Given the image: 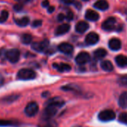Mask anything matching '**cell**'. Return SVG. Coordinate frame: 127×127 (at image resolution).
<instances>
[{
    "mask_svg": "<svg viewBox=\"0 0 127 127\" xmlns=\"http://www.w3.org/2000/svg\"><path fill=\"white\" fill-rule=\"evenodd\" d=\"M64 104V101L61 98L56 97L50 99L46 104V108L44 109L42 113V118L43 120H49L53 116L56 115L58 111V109L62 107Z\"/></svg>",
    "mask_w": 127,
    "mask_h": 127,
    "instance_id": "cell-1",
    "label": "cell"
},
{
    "mask_svg": "<svg viewBox=\"0 0 127 127\" xmlns=\"http://www.w3.org/2000/svg\"><path fill=\"white\" fill-rule=\"evenodd\" d=\"M36 77V73L28 68H23L19 71L17 73V78L19 80H33Z\"/></svg>",
    "mask_w": 127,
    "mask_h": 127,
    "instance_id": "cell-2",
    "label": "cell"
},
{
    "mask_svg": "<svg viewBox=\"0 0 127 127\" xmlns=\"http://www.w3.org/2000/svg\"><path fill=\"white\" fill-rule=\"evenodd\" d=\"M115 117H116L115 113L112 110H109V109L102 111L98 115L99 120L103 122L112 121L115 118Z\"/></svg>",
    "mask_w": 127,
    "mask_h": 127,
    "instance_id": "cell-3",
    "label": "cell"
},
{
    "mask_svg": "<svg viewBox=\"0 0 127 127\" xmlns=\"http://www.w3.org/2000/svg\"><path fill=\"white\" fill-rule=\"evenodd\" d=\"M38 110H39L38 104L35 102H31L26 106L25 109V113L28 117H33L37 113Z\"/></svg>",
    "mask_w": 127,
    "mask_h": 127,
    "instance_id": "cell-4",
    "label": "cell"
},
{
    "mask_svg": "<svg viewBox=\"0 0 127 127\" xmlns=\"http://www.w3.org/2000/svg\"><path fill=\"white\" fill-rule=\"evenodd\" d=\"M19 55H20V53H19V50H17V49H10L5 53L6 58L10 63H15L19 60Z\"/></svg>",
    "mask_w": 127,
    "mask_h": 127,
    "instance_id": "cell-5",
    "label": "cell"
},
{
    "mask_svg": "<svg viewBox=\"0 0 127 127\" xmlns=\"http://www.w3.org/2000/svg\"><path fill=\"white\" fill-rule=\"evenodd\" d=\"M49 41L47 39H45V40L41 41V42H33L32 45H31V47L36 51L43 52L49 47Z\"/></svg>",
    "mask_w": 127,
    "mask_h": 127,
    "instance_id": "cell-6",
    "label": "cell"
},
{
    "mask_svg": "<svg viewBox=\"0 0 127 127\" xmlns=\"http://www.w3.org/2000/svg\"><path fill=\"white\" fill-rule=\"evenodd\" d=\"M116 19L114 17H109L106 21L103 22L102 25V28L105 31H112L115 28Z\"/></svg>",
    "mask_w": 127,
    "mask_h": 127,
    "instance_id": "cell-7",
    "label": "cell"
},
{
    "mask_svg": "<svg viewBox=\"0 0 127 127\" xmlns=\"http://www.w3.org/2000/svg\"><path fill=\"white\" fill-rule=\"evenodd\" d=\"M91 57H90V55L87 52H81L79 53L76 57V62L77 64L79 65H84L85 63H87L88 62H89Z\"/></svg>",
    "mask_w": 127,
    "mask_h": 127,
    "instance_id": "cell-8",
    "label": "cell"
},
{
    "mask_svg": "<svg viewBox=\"0 0 127 127\" xmlns=\"http://www.w3.org/2000/svg\"><path fill=\"white\" fill-rule=\"evenodd\" d=\"M99 35L94 32H91L90 33H88L87 36H86V38H85V42L88 44V45H95L99 41Z\"/></svg>",
    "mask_w": 127,
    "mask_h": 127,
    "instance_id": "cell-9",
    "label": "cell"
},
{
    "mask_svg": "<svg viewBox=\"0 0 127 127\" xmlns=\"http://www.w3.org/2000/svg\"><path fill=\"white\" fill-rule=\"evenodd\" d=\"M58 50L66 54H70L73 51V46L70 44V43H67V42H64L61 43V45H58Z\"/></svg>",
    "mask_w": 127,
    "mask_h": 127,
    "instance_id": "cell-10",
    "label": "cell"
},
{
    "mask_svg": "<svg viewBox=\"0 0 127 127\" xmlns=\"http://www.w3.org/2000/svg\"><path fill=\"white\" fill-rule=\"evenodd\" d=\"M109 46L112 51H118L121 48V42L117 38H113L109 41Z\"/></svg>",
    "mask_w": 127,
    "mask_h": 127,
    "instance_id": "cell-11",
    "label": "cell"
},
{
    "mask_svg": "<svg viewBox=\"0 0 127 127\" xmlns=\"http://www.w3.org/2000/svg\"><path fill=\"white\" fill-rule=\"evenodd\" d=\"M70 28V26L69 24H62V25H59V26L57 28L55 34L56 36L63 35V34L67 33V32L69 31Z\"/></svg>",
    "mask_w": 127,
    "mask_h": 127,
    "instance_id": "cell-12",
    "label": "cell"
},
{
    "mask_svg": "<svg viewBox=\"0 0 127 127\" xmlns=\"http://www.w3.org/2000/svg\"><path fill=\"white\" fill-rule=\"evenodd\" d=\"M89 28V25L84 21H80L76 25V31L80 33H85Z\"/></svg>",
    "mask_w": 127,
    "mask_h": 127,
    "instance_id": "cell-13",
    "label": "cell"
},
{
    "mask_svg": "<svg viewBox=\"0 0 127 127\" xmlns=\"http://www.w3.org/2000/svg\"><path fill=\"white\" fill-rule=\"evenodd\" d=\"M85 18L90 21H97L99 19L100 16L97 12L92 10H88L85 13Z\"/></svg>",
    "mask_w": 127,
    "mask_h": 127,
    "instance_id": "cell-14",
    "label": "cell"
},
{
    "mask_svg": "<svg viewBox=\"0 0 127 127\" xmlns=\"http://www.w3.org/2000/svg\"><path fill=\"white\" fill-rule=\"evenodd\" d=\"M53 67L55 68H56L58 71L60 72H64V71H69L71 70V67L70 65L66 64V63H60V64H57V63H54L53 64Z\"/></svg>",
    "mask_w": 127,
    "mask_h": 127,
    "instance_id": "cell-15",
    "label": "cell"
},
{
    "mask_svg": "<svg viewBox=\"0 0 127 127\" xmlns=\"http://www.w3.org/2000/svg\"><path fill=\"white\" fill-rule=\"evenodd\" d=\"M94 6L100 10H106L109 8V3L106 0H99L94 3Z\"/></svg>",
    "mask_w": 127,
    "mask_h": 127,
    "instance_id": "cell-16",
    "label": "cell"
},
{
    "mask_svg": "<svg viewBox=\"0 0 127 127\" xmlns=\"http://www.w3.org/2000/svg\"><path fill=\"white\" fill-rule=\"evenodd\" d=\"M117 65L120 67H125L127 65V57L124 55H118L115 58Z\"/></svg>",
    "mask_w": 127,
    "mask_h": 127,
    "instance_id": "cell-17",
    "label": "cell"
},
{
    "mask_svg": "<svg viewBox=\"0 0 127 127\" xmlns=\"http://www.w3.org/2000/svg\"><path fill=\"white\" fill-rule=\"evenodd\" d=\"M101 68L106 71H112L114 69V66L109 60H103L101 63Z\"/></svg>",
    "mask_w": 127,
    "mask_h": 127,
    "instance_id": "cell-18",
    "label": "cell"
},
{
    "mask_svg": "<svg viewBox=\"0 0 127 127\" xmlns=\"http://www.w3.org/2000/svg\"><path fill=\"white\" fill-rule=\"evenodd\" d=\"M119 106L123 108L126 109L127 108V92H124L119 97Z\"/></svg>",
    "mask_w": 127,
    "mask_h": 127,
    "instance_id": "cell-19",
    "label": "cell"
},
{
    "mask_svg": "<svg viewBox=\"0 0 127 127\" xmlns=\"http://www.w3.org/2000/svg\"><path fill=\"white\" fill-rule=\"evenodd\" d=\"M107 54V51L104 49V48H99L97 50H96L94 51V57L97 60L100 59H103V57H105Z\"/></svg>",
    "mask_w": 127,
    "mask_h": 127,
    "instance_id": "cell-20",
    "label": "cell"
},
{
    "mask_svg": "<svg viewBox=\"0 0 127 127\" xmlns=\"http://www.w3.org/2000/svg\"><path fill=\"white\" fill-rule=\"evenodd\" d=\"M15 22L20 27H25L28 25V24L29 23V19L27 16H24L19 19H15Z\"/></svg>",
    "mask_w": 127,
    "mask_h": 127,
    "instance_id": "cell-21",
    "label": "cell"
},
{
    "mask_svg": "<svg viewBox=\"0 0 127 127\" xmlns=\"http://www.w3.org/2000/svg\"><path fill=\"white\" fill-rule=\"evenodd\" d=\"M21 41L23 44H30L32 41V36L28 33H25L21 36Z\"/></svg>",
    "mask_w": 127,
    "mask_h": 127,
    "instance_id": "cell-22",
    "label": "cell"
},
{
    "mask_svg": "<svg viewBox=\"0 0 127 127\" xmlns=\"http://www.w3.org/2000/svg\"><path fill=\"white\" fill-rule=\"evenodd\" d=\"M61 1L66 4H74L75 7L78 9H80L82 6L81 3L79 1H76V0H61Z\"/></svg>",
    "mask_w": 127,
    "mask_h": 127,
    "instance_id": "cell-23",
    "label": "cell"
},
{
    "mask_svg": "<svg viewBox=\"0 0 127 127\" xmlns=\"http://www.w3.org/2000/svg\"><path fill=\"white\" fill-rule=\"evenodd\" d=\"M18 95H10V96H8L7 97H4L2 99V102L4 103H12L13 101H15L16 100L18 99Z\"/></svg>",
    "mask_w": 127,
    "mask_h": 127,
    "instance_id": "cell-24",
    "label": "cell"
},
{
    "mask_svg": "<svg viewBox=\"0 0 127 127\" xmlns=\"http://www.w3.org/2000/svg\"><path fill=\"white\" fill-rule=\"evenodd\" d=\"M8 16H9L8 11H7V10H2V12H1V16H0V22H1V23L4 22L7 19Z\"/></svg>",
    "mask_w": 127,
    "mask_h": 127,
    "instance_id": "cell-25",
    "label": "cell"
},
{
    "mask_svg": "<svg viewBox=\"0 0 127 127\" xmlns=\"http://www.w3.org/2000/svg\"><path fill=\"white\" fill-rule=\"evenodd\" d=\"M119 121L124 124H127V112H124V113H121L119 116Z\"/></svg>",
    "mask_w": 127,
    "mask_h": 127,
    "instance_id": "cell-26",
    "label": "cell"
},
{
    "mask_svg": "<svg viewBox=\"0 0 127 127\" xmlns=\"http://www.w3.org/2000/svg\"><path fill=\"white\" fill-rule=\"evenodd\" d=\"M118 82L121 86H127V75L121 77L118 80Z\"/></svg>",
    "mask_w": 127,
    "mask_h": 127,
    "instance_id": "cell-27",
    "label": "cell"
},
{
    "mask_svg": "<svg viewBox=\"0 0 127 127\" xmlns=\"http://www.w3.org/2000/svg\"><path fill=\"white\" fill-rule=\"evenodd\" d=\"M12 125V122L10 121H5V120H0V127H6Z\"/></svg>",
    "mask_w": 127,
    "mask_h": 127,
    "instance_id": "cell-28",
    "label": "cell"
},
{
    "mask_svg": "<svg viewBox=\"0 0 127 127\" xmlns=\"http://www.w3.org/2000/svg\"><path fill=\"white\" fill-rule=\"evenodd\" d=\"M42 25V21L41 20H35L32 22V27L34 28H37L39 27Z\"/></svg>",
    "mask_w": 127,
    "mask_h": 127,
    "instance_id": "cell-29",
    "label": "cell"
},
{
    "mask_svg": "<svg viewBox=\"0 0 127 127\" xmlns=\"http://www.w3.org/2000/svg\"><path fill=\"white\" fill-rule=\"evenodd\" d=\"M22 7H23V6H22V4H15L13 6V9L16 11H20V10H22Z\"/></svg>",
    "mask_w": 127,
    "mask_h": 127,
    "instance_id": "cell-30",
    "label": "cell"
},
{
    "mask_svg": "<svg viewBox=\"0 0 127 127\" xmlns=\"http://www.w3.org/2000/svg\"><path fill=\"white\" fill-rule=\"evenodd\" d=\"M65 18H67V19L68 21H71V20H73V12L69 11V12L67 13V16H66Z\"/></svg>",
    "mask_w": 127,
    "mask_h": 127,
    "instance_id": "cell-31",
    "label": "cell"
},
{
    "mask_svg": "<svg viewBox=\"0 0 127 127\" xmlns=\"http://www.w3.org/2000/svg\"><path fill=\"white\" fill-rule=\"evenodd\" d=\"M64 19H65V16H64L63 13H60V14L58 16V22H61V21H63Z\"/></svg>",
    "mask_w": 127,
    "mask_h": 127,
    "instance_id": "cell-32",
    "label": "cell"
},
{
    "mask_svg": "<svg viewBox=\"0 0 127 127\" xmlns=\"http://www.w3.org/2000/svg\"><path fill=\"white\" fill-rule=\"evenodd\" d=\"M49 1L48 0H44L43 2H42V6L44 7H49Z\"/></svg>",
    "mask_w": 127,
    "mask_h": 127,
    "instance_id": "cell-33",
    "label": "cell"
},
{
    "mask_svg": "<svg viewBox=\"0 0 127 127\" xmlns=\"http://www.w3.org/2000/svg\"><path fill=\"white\" fill-rule=\"evenodd\" d=\"M54 10H55V7H52V6H49V7H48V12H49V13H52Z\"/></svg>",
    "mask_w": 127,
    "mask_h": 127,
    "instance_id": "cell-34",
    "label": "cell"
},
{
    "mask_svg": "<svg viewBox=\"0 0 127 127\" xmlns=\"http://www.w3.org/2000/svg\"><path fill=\"white\" fill-rule=\"evenodd\" d=\"M16 1H22V2H28V1H31V0H16Z\"/></svg>",
    "mask_w": 127,
    "mask_h": 127,
    "instance_id": "cell-35",
    "label": "cell"
},
{
    "mask_svg": "<svg viewBox=\"0 0 127 127\" xmlns=\"http://www.w3.org/2000/svg\"><path fill=\"white\" fill-rule=\"evenodd\" d=\"M43 127H52V125H49H49H45V126H43Z\"/></svg>",
    "mask_w": 127,
    "mask_h": 127,
    "instance_id": "cell-36",
    "label": "cell"
},
{
    "mask_svg": "<svg viewBox=\"0 0 127 127\" xmlns=\"http://www.w3.org/2000/svg\"><path fill=\"white\" fill-rule=\"evenodd\" d=\"M83 1H89V0H83Z\"/></svg>",
    "mask_w": 127,
    "mask_h": 127,
    "instance_id": "cell-37",
    "label": "cell"
}]
</instances>
